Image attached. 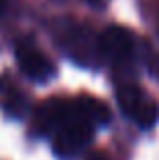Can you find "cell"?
Instances as JSON below:
<instances>
[{
  "label": "cell",
  "instance_id": "6da1fadb",
  "mask_svg": "<svg viewBox=\"0 0 159 160\" xmlns=\"http://www.w3.org/2000/svg\"><path fill=\"white\" fill-rule=\"evenodd\" d=\"M51 35L63 55L80 67L98 69L104 61L100 35L88 24L72 18H57L51 24Z\"/></svg>",
  "mask_w": 159,
  "mask_h": 160
},
{
  "label": "cell",
  "instance_id": "7a4b0ae2",
  "mask_svg": "<svg viewBox=\"0 0 159 160\" xmlns=\"http://www.w3.org/2000/svg\"><path fill=\"white\" fill-rule=\"evenodd\" d=\"M116 103L129 120L143 130L155 126L159 120L157 103L135 83H123L116 87Z\"/></svg>",
  "mask_w": 159,
  "mask_h": 160
},
{
  "label": "cell",
  "instance_id": "3957f363",
  "mask_svg": "<svg viewBox=\"0 0 159 160\" xmlns=\"http://www.w3.org/2000/svg\"><path fill=\"white\" fill-rule=\"evenodd\" d=\"M14 55L20 71L37 85H45L57 75L55 63L37 47L33 39H20L14 45Z\"/></svg>",
  "mask_w": 159,
  "mask_h": 160
},
{
  "label": "cell",
  "instance_id": "277c9868",
  "mask_svg": "<svg viewBox=\"0 0 159 160\" xmlns=\"http://www.w3.org/2000/svg\"><path fill=\"white\" fill-rule=\"evenodd\" d=\"M100 45H102L104 59H108L110 63H114L120 69L135 65L137 59V41L133 37V32L124 27L112 24L106 27L104 32L100 35Z\"/></svg>",
  "mask_w": 159,
  "mask_h": 160
},
{
  "label": "cell",
  "instance_id": "5b68a950",
  "mask_svg": "<svg viewBox=\"0 0 159 160\" xmlns=\"http://www.w3.org/2000/svg\"><path fill=\"white\" fill-rule=\"evenodd\" d=\"M0 109L14 120H25L31 112L29 95L19 89L6 75H0Z\"/></svg>",
  "mask_w": 159,
  "mask_h": 160
},
{
  "label": "cell",
  "instance_id": "8992f818",
  "mask_svg": "<svg viewBox=\"0 0 159 160\" xmlns=\"http://www.w3.org/2000/svg\"><path fill=\"white\" fill-rule=\"evenodd\" d=\"M108 2H110V0H88V4H90L92 8H96V10H102V8H106Z\"/></svg>",
  "mask_w": 159,
  "mask_h": 160
},
{
  "label": "cell",
  "instance_id": "52a82bcc",
  "mask_svg": "<svg viewBox=\"0 0 159 160\" xmlns=\"http://www.w3.org/2000/svg\"><path fill=\"white\" fill-rule=\"evenodd\" d=\"M88 160H108V158L104 156V154H94V156H90Z\"/></svg>",
  "mask_w": 159,
  "mask_h": 160
},
{
  "label": "cell",
  "instance_id": "ba28073f",
  "mask_svg": "<svg viewBox=\"0 0 159 160\" xmlns=\"http://www.w3.org/2000/svg\"><path fill=\"white\" fill-rule=\"evenodd\" d=\"M4 8H6V2H4V0H0V16H2V12H4Z\"/></svg>",
  "mask_w": 159,
  "mask_h": 160
}]
</instances>
